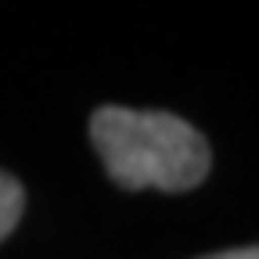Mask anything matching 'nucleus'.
<instances>
[{"label":"nucleus","instance_id":"nucleus-3","mask_svg":"<svg viewBox=\"0 0 259 259\" xmlns=\"http://www.w3.org/2000/svg\"><path fill=\"white\" fill-rule=\"evenodd\" d=\"M202 259H259V245H248V248H227V252L202 255Z\"/></svg>","mask_w":259,"mask_h":259},{"label":"nucleus","instance_id":"nucleus-1","mask_svg":"<svg viewBox=\"0 0 259 259\" xmlns=\"http://www.w3.org/2000/svg\"><path fill=\"white\" fill-rule=\"evenodd\" d=\"M90 141L122 191L158 187L184 194L205 180L212 162L205 137L169 112L105 105L90 115Z\"/></svg>","mask_w":259,"mask_h":259},{"label":"nucleus","instance_id":"nucleus-2","mask_svg":"<svg viewBox=\"0 0 259 259\" xmlns=\"http://www.w3.org/2000/svg\"><path fill=\"white\" fill-rule=\"evenodd\" d=\"M22 209H25V191H22V184H18L15 177H8V173H0V241H4L15 227H18Z\"/></svg>","mask_w":259,"mask_h":259}]
</instances>
